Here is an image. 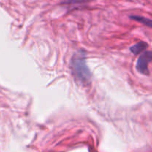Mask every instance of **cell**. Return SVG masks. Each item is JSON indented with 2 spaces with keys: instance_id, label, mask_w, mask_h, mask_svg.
Returning <instances> with one entry per match:
<instances>
[{
  "instance_id": "6da1fadb",
  "label": "cell",
  "mask_w": 152,
  "mask_h": 152,
  "mask_svg": "<svg viewBox=\"0 0 152 152\" xmlns=\"http://www.w3.org/2000/svg\"><path fill=\"white\" fill-rule=\"evenodd\" d=\"M72 68L74 76L81 83H86L91 79L90 70L86 65V59L82 56H76L73 59Z\"/></svg>"
},
{
  "instance_id": "7a4b0ae2",
  "label": "cell",
  "mask_w": 152,
  "mask_h": 152,
  "mask_svg": "<svg viewBox=\"0 0 152 152\" xmlns=\"http://www.w3.org/2000/svg\"><path fill=\"white\" fill-rule=\"evenodd\" d=\"M152 60V53L151 51L144 52L140 55L137 62V69L141 74L144 75H148V65Z\"/></svg>"
},
{
  "instance_id": "3957f363",
  "label": "cell",
  "mask_w": 152,
  "mask_h": 152,
  "mask_svg": "<svg viewBox=\"0 0 152 152\" xmlns=\"http://www.w3.org/2000/svg\"><path fill=\"white\" fill-rule=\"evenodd\" d=\"M148 47V44L144 42H140L131 48V51L134 54H139L145 50Z\"/></svg>"
},
{
  "instance_id": "277c9868",
  "label": "cell",
  "mask_w": 152,
  "mask_h": 152,
  "mask_svg": "<svg viewBox=\"0 0 152 152\" xmlns=\"http://www.w3.org/2000/svg\"><path fill=\"white\" fill-rule=\"evenodd\" d=\"M131 19H134V20H136L137 22H141V23L144 24L145 25H148V27H151V20L149 19H147V18L143 17V16H131Z\"/></svg>"
}]
</instances>
